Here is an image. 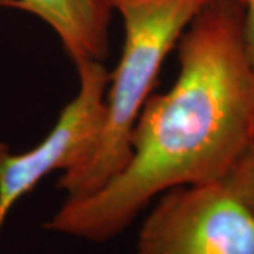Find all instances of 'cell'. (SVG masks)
Returning a JSON list of instances; mask_svg holds the SVG:
<instances>
[{"instance_id":"1","label":"cell","mask_w":254,"mask_h":254,"mask_svg":"<svg viewBox=\"0 0 254 254\" xmlns=\"http://www.w3.org/2000/svg\"><path fill=\"white\" fill-rule=\"evenodd\" d=\"M178 48V78L144 103L123 170L89 195L65 200L46 225L50 232L106 242L167 190L223 181L253 143L254 71L243 6L209 0Z\"/></svg>"},{"instance_id":"2","label":"cell","mask_w":254,"mask_h":254,"mask_svg":"<svg viewBox=\"0 0 254 254\" xmlns=\"http://www.w3.org/2000/svg\"><path fill=\"white\" fill-rule=\"evenodd\" d=\"M209 0H106L123 18L125 43L106 91L105 123L85 163L65 171L58 188L66 199L89 195L118 175L131 153L136 120L150 98L165 57Z\"/></svg>"},{"instance_id":"3","label":"cell","mask_w":254,"mask_h":254,"mask_svg":"<svg viewBox=\"0 0 254 254\" xmlns=\"http://www.w3.org/2000/svg\"><path fill=\"white\" fill-rule=\"evenodd\" d=\"M136 254H254V212L222 181L174 188L145 218Z\"/></svg>"},{"instance_id":"4","label":"cell","mask_w":254,"mask_h":254,"mask_svg":"<svg viewBox=\"0 0 254 254\" xmlns=\"http://www.w3.org/2000/svg\"><path fill=\"white\" fill-rule=\"evenodd\" d=\"M78 93L61 112L51 131L26 153L0 143V229L11 208L48 174L85 163L99 141L110 75L100 61L76 65Z\"/></svg>"},{"instance_id":"5","label":"cell","mask_w":254,"mask_h":254,"mask_svg":"<svg viewBox=\"0 0 254 254\" xmlns=\"http://www.w3.org/2000/svg\"><path fill=\"white\" fill-rule=\"evenodd\" d=\"M0 7L27 11L55 31L75 65L108 54L112 9L106 0H0Z\"/></svg>"},{"instance_id":"6","label":"cell","mask_w":254,"mask_h":254,"mask_svg":"<svg viewBox=\"0 0 254 254\" xmlns=\"http://www.w3.org/2000/svg\"><path fill=\"white\" fill-rule=\"evenodd\" d=\"M226 188L254 212V141L223 180Z\"/></svg>"},{"instance_id":"7","label":"cell","mask_w":254,"mask_h":254,"mask_svg":"<svg viewBox=\"0 0 254 254\" xmlns=\"http://www.w3.org/2000/svg\"><path fill=\"white\" fill-rule=\"evenodd\" d=\"M243 38L246 54L254 71V0H243Z\"/></svg>"},{"instance_id":"8","label":"cell","mask_w":254,"mask_h":254,"mask_svg":"<svg viewBox=\"0 0 254 254\" xmlns=\"http://www.w3.org/2000/svg\"><path fill=\"white\" fill-rule=\"evenodd\" d=\"M236 1H239V3H240V4L243 6V0H236Z\"/></svg>"}]
</instances>
